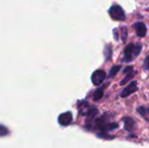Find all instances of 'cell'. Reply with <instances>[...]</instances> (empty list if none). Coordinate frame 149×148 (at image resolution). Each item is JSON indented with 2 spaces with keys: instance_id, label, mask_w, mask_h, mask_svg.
Returning a JSON list of instances; mask_svg holds the SVG:
<instances>
[{
  "instance_id": "obj_7",
  "label": "cell",
  "mask_w": 149,
  "mask_h": 148,
  "mask_svg": "<svg viewBox=\"0 0 149 148\" xmlns=\"http://www.w3.org/2000/svg\"><path fill=\"white\" fill-rule=\"evenodd\" d=\"M134 44H128L125 50H124V59L123 61H126V62H129V61H132L133 58H134Z\"/></svg>"
},
{
  "instance_id": "obj_20",
  "label": "cell",
  "mask_w": 149,
  "mask_h": 148,
  "mask_svg": "<svg viewBox=\"0 0 149 148\" xmlns=\"http://www.w3.org/2000/svg\"><path fill=\"white\" fill-rule=\"evenodd\" d=\"M148 10H149V8H148Z\"/></svg>"
},
{
  "instance_id": "obj_18",
  "label": "cell",
  "mask_w": 149,
  "mask_h": 148,
  "mask_svg": "<svg viewBox=\"0 0 149 148\" xmlns=\"http://www.w3.org/2000/svg\"><path fill=\"white\" fill-rule=\"evenodd\" d=\"M113 36H114V39L117 41L119 39V34H118V30L117 29H113Z\"/></svg>"
},
{
  "instance_id": "obj_15",
  "label": "cell",
  "mask_w": 149,
  "mask_h": 148,
  "mask_svg": "<svg viewBox=\"0 0 149 148\" xmlns=\"http://www.w3.org/2000/svg\"><path fill=\"white\" fill-rule=\"evenodd\" d=\"M141 49H142V45L141 44H134V57H137L141 53Z\"/></svg>"
},
{
  "instance_id": "obj_1",
  "label": "cell",
  "mask_w": 149,
  "mask_h": 148,
  "mask_svg": "<svg viewBox=\"0 0 149 148\" xmlns=\"http://www.w3.org/2000/svg\"><path fill=\"white\" fill-rule=\"evenodd\" d=\"M118 123L110 121V117L107 114H104L100 118L93 120V127L100 131V133H107L108 132L118 128Z\"/></svg>"
},
{
  "instance_id": "obj_17",
  "label": "cell",
  "mask_w": 149,
  "mask_h": 148,
  "mask_svg": "<svg viewBox=\"0 0 149 148\" xmlns=\"http://www.w3.org/2000/svg\"><path fill=\"white\" fill-rule=\"evenodd\" d=\"M134 71V67L133 66H127L124 70H123V73L124 74H127V73H130Z\"/></svg>"
},
{
  "instance_id": "obj_2",
  "label": "cell",
  "mask_w": 149,
  "mask_h": 148,
  "mask_svg": "<svg viewBox=\"0 0 149 148\" xmlns=\"http://www.w3.org/2000/svg\"><path fill=\"white\" fill-rule=\"evenodd\" d=\"M109 14L111 17L116 21H124L126 19V15L123 9L121 8V6L118 4L113 5L109 9Z\"/></svg>"
},
{
  "instance_id": "obj_12",
  "label": "cell",
  "mask_w": 149,
  "mask_h": 148,
  "mask_svg": "<svg viewBox=\"0 0 149 148\" xmlns=\"http://www.w3.org/2000/svg\"><path fill=\"white\" fill-rule=\"evenodd\" d=\"M120 68H121L120 65H114V66H113L111 68V70H110V72H109V78L114 77L119 72V71H120Z\"/></svg>"
},
{
  "instance_id": "obj_5",
  "label": "cell",
  "mask_w": 149,
  "mask_h": 148,
  "mask_svg": "<svg viewBox=\"0 0 149 148\" xmlns=\"http://www.w3.org/2000/svg\"><path fill=\"white\" fill-rule=\"evenodd\" d=\"M72 121V114L71 112H66L59 115L58 117V123L61 126H68Z\"/></svg>"
},
{
  "instance_id": "obj_16",
  "label": "cell",
  "mask_w": 149,
  "mask_h": 148,
  "mask_svg": "<svg viewBox=\"0 0 149 148\" xmlns=\"http://www.w3.org/2000/svg\"><path fill=\"white\" fill-rule=\"evenodd\" d=\"M8 133H9L8 129H7L5 126H3L0 125V137H2V136H5V135H7Z\"/></svg>"
},
{
  "instance_id": "obj_14",
  "label": "cell",
  "mask_w": 149,
  "mask_h": 148,
  "mask_svg": "<svg viewBox=\"0 0 149 148\" xmlns=\"http://www.w3.org/2000/svg\"><path fill=\"white\" fill-rule=\"evenodd\" d=\"M127 29L126 26H123L121 28V40L123 43H125L127 41Z\"/></svg>"
},
{
  "instance_id": "obj_6",
  "label": "cell",
  "mask_w": 149,
  "mask_h": 148,
  "mask_svg": "<svg viewBox=\"0 0 149 148\" xmlns=\"http://www.w3.org/2000/svg\"><path fill=\"white\" fill-rule=\"evenodd\" d=\"M134 27L136 31V34L140 38H144L147 35V26L142 22H137L134 24Z\"/></svg>"
},
{
  "instance_id": "obj_9",
  "label": "cell",
  "mask_w": 149,
  "mask_h": 148,
  "mask_svg": "<svg viewBox=\"0 0 149 148\" xmlns=\"http://www.w3.org/2000/svg\"><path fill=\"white\" fill-rule=\"evenodd\" d=\"M138 113L149 122V107H145V106H141L137 109Z\"/></svg>"
},
{
  "instance_id": "obj_10",
  "label": "cell",
  "mask_w": 149,
  "mask_h": 148,
  "mask_svg": "<svg viewBox=\"0 0 149 148\" xmlns=\"http://www.w3.org/2000/svg\"><path fill=\"white\" fill-rule=\"evenodd\" d=\"M103 96H104L103 89H102V88L98 89V90L94 92V94H93V100H94V101H99V100H100V99L103 98Z\"/></svg>"
},
{
  "instance_id": "obj_13",
  "label": "cell",
  "mask_w": 149,
  "mask_h": 148,
  "mask_svg": "<svg viewBox=\"0 0 149 148\" xmlns=\"http://www.w3.org/2000/svg\"><path fill=\"white\" fill-rule=\"evenodd\" d=\"M112 53H113V51H112L111 46L110 45H107L106 46V49H105V56H106V60L107 61L111 59Z\"/></svg>"
},
{
  "instance_id": "obj_4",
  "label": "cell",
  "mask_w": 149,
  "mask_h": 148,
  "mask_svg": "<svg viewBox=\"0 0 149 148\" xmlns=\"http://www.w3.org/2000/svg\"><path fill=\"white\" fill-rule=\"evenodd\" d=\"M138 90V86H137V82L136 81H132L124 90L123 92H121L120 96L122 98H127L128 97L129 95L134 93L136 91Z\"/></svg>"
},
{
  "instance_id": "obj_8",
  "label": "cell",
  "mask_w": 149,
  "mask_h": 148,
  "mask_svg": "<svg viewBox=\"0 0 149 148\" xmlns=\"http://www.w3.org/2000/svg\"><path fill=\"white\" fill-rule=\"evenodd\" d=\"M123 122H124V129L127 132H132L134 131L135 127V121L133 118L131 117H125L123 118Z\"/></svg>"
},
{
  "instance_id": "obj_3",
  "label": "cell",
  "mask_w": 149,
  "mask_h": 148,
  "mask_svg": "<svg viewBox=\"0 0 149 148\" xmlns=\"http://www.w3.org/2000/svg\"><path fill=\"white\" fill-rule=\"evenodd\" d=\"M106 78V72L103 70H97L92 75V82L94 85H100Z\"/></svg>"
},
{
  "instance_id": "obj_11",
  "label": "cell",
  "mask_w": 149,
  "mask_h": 148,
  "mask_svg": "<svg viewBox=\"0 0 149 148\" xmlns=\"http://www.w3.org/2000/svg\"><path fill=\"white\" fill-rule=\"evenodd\" d=\"M136 74V72H130V73H127V74H126V77H125V79L120 82V85H125V84H127L130 79H132L134 77V75Z\"/></svg>"
},
{
  "instance_id": "obj_19",
  "label": "cell",
  "mask_w": 149,
  "mask_h": 148,
  "mask_svg": "<svg viewBox=\"0 0 149 148\" xmlns=\"http://www.w3.org/2000/svg\"><path fill=\"white\" fill-rule=\"evenodd\" d=\"M145 66L149 70V56L146 58V60H145Z\"/></svg>"
}]
</instances>
